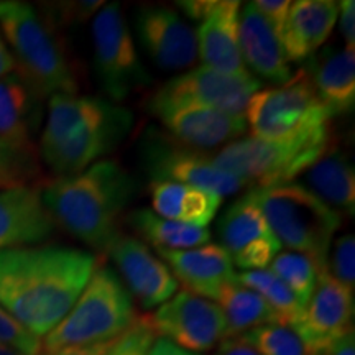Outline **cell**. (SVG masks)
Listing matches in <instances>:
<instances>
[{
  "label": "cell",
  "instance_id": "20",
  "mask_svg": "<svg viewBox=\"0 0 355 355\" xmlns=\"http://www.w3.org/2000/svg\"><path fill=\"white\" fill-rule=\"evenodd\" d=\"M239 15L237 0H211L196 30L198 56L204 66L222 73L248 74L239 44Z\"/></svg>",
  "mask_w": 355,
  "mask_h": 355
},
{
  "label": "cell",
  "instance_id": "34",
  "mask_svg": "<svg viewBox=\"0 0 355 355\" xmlns=\"http://www.w3.org/2000/svg\"><path fill=\"white\" fill-rule=\"evenodd\" d=\"M157 339L146 316H139L125 334L115 340L107 355H146Z\"/></svg>",
  "mask_w": 355,
  "mask_h": 355
},
{
  "label": "cell",
  "instance_id": "9",
  "mask_svg": "<svg viewBox=\"0 0 355 355\" xmlns=\"http://www.w3.org/2000/svg\"><path fill=\"white\" fill-rule=\"evenodd\" d=\"M92 43L97 79L114 102L125 101L152 81L117 2L104 3L94 17Z\"/></svg>",
  "mask_w": 355,
  "mask_h": 355
},
{
  "label": "cell",
  "instance_id": "33",
  "mask_svg": "<svg viewBox=\"0 0 355 355\" xmlns=\"http://www.w3.org/2000/svg\"><path fill=\"white\" fill-rule=\"evenodd\" d=\"M0 344L19 350L25 355H40L42 340L28 332L0 306Z\"/></svg>",
  "mask_w": 355,
  "mask_h": 355
},
{
  "label": "cell",
  "instance_id": "11",
  "mask_svg": "<svg viewBox=\"0 0 355 355\" xmlns=\"http://www.w3.org/2000/svg\"><path fill=\"white\" fill-rule=\"evenodd\" d=\"M259 89L260 81L250 73H222L202 64L166 81L148 105H191L242 115Z\"/></svg>",
  "mask_w": 355,
  "mask_h": 355
},
{
  "label": "cell",
  "instance_id": "8",
  "mask_svg": "<svg viewBox=\"0 0 355 355\" xmlns=\"http://www.w3.org/2000/svg\"><path fill=\"white\" fill-rule=\"evenodd\" d=\"M331 119L306 69L293 74L282 86L257 91L245 109L252 137L272 141L298 140L327 130Z\"/></svg>",
  "mask_w": 355,
  "mask_h": 355
},
{
  "label": "cell",
  "instance_id": "15",
  "mask_svg": "<svg viewBox=\"0 0 355 355\" xmlns=\"http://www.w3.org/2000/svg\"><path fill=\"white\" fill-rule=\"evenodd\" d=\"M354 293L327 273L319 272L303 314L293 329L314 355L326 352L340 337L354 331Z\"/></svg>",
  "mask_w": 355,
  "mask_h": 355
},
{
  "label": "cell",
  "instance_id": "41",
  "mask_svg": "<svg viewBox=\"0 0 355 355\" xmlns=\"http://www.w3.org/2000/svg\"><path fill=\"white\" fill-rule=\"evenodd\" d=\"M321 355H355L354 331H350L344 337H340L334 345H331V347Z\"/></svg>",
  "mask_w": 355,
  "mask_h": 355
},
{
  "label": "cell",
  "instance_id": "25",
  "mask_svg": "<svg viewBox=\"0 0 355 355\" xmlns=\"http://www.w3.org/2000/svg\"><path fill=\"white\" fill-rule=\"evenodd\" d=\"M150 191L155 214L202 229L214 219L224 199L211 191L171 181H152Z\"/></svg>",
  "mask_w": 355,
  "mask_h": 355
},
{
  "label": "cell",
  "instance_id": "37",
  "mask_svg": "<svg viewBox=\"0 0 355 355\" xmlns=\"http://www.w3.org/2000/svg\"><path fill=\"white\" fill-rule=\"evenodd\" d=\"M339 13L337 19L340 20V33H343L345 46L355 48V2L354 0H344L339 3Z\"/></svg>",
  "mask_w": 355,
  "mask_h": 355
},
{
  "label": "cell",
  "instance_id": "44",
  "mask_svg": "<svg viewBox=\"0 0 355 355\" xmlns=\"http://www.w3.org/2000/svg\"><path fill=\"white\" fill-rule=\"evenodd\" d=\"M0 355H25V354H21V352H19V350L8 347V345L0 344Z\"/></svg>",
  "mask_w": 355,
  "mask_h": 355
},
{
  "label": "cell",
  "instance_id": "43",
  "mask_svg": "<svg viewBox=\"0 0 355 355\" xmlns=\"http://www.w3.org/2000/svg\"><path fill=\"white\" fill-rule=\"evenodd\" d=\"M13 71H15V61H13L12 53L2 37V32H0V79L13 73Z\"/></svg>",
  "mask_w": 355,
  "mask_h": 355
},
{
  "label": "cell",
  "instance_id": "7",
  "mask_svg": "<svg viewBox=\"0 0 355 355\" xmlns=\"http://www.w3.org/2000/svg\"><path fill=\"white\" fill-rule=\"evenodd\" d=\"M332 141L331 128L290 141L248 137L230 141L211 158L219 170L241 178L252 188H268L300 178L326 153Z\"/></svg>",
  "mask_w": 355,
  "mask_h": 355
},
{
  "label": "cell",
  "instance_id": "17",
  "mask_svg": "<svg viewBox=\"0 0 355 355\" xmlns=\"http://www.w3.org/2000/svg\"><path fill=\"white\" fill-rule=\"evenodd\" d=\"M107 254L125 279L130 296L144 309L162 306L180 286L165 261L153 255L150 247L139 239L121 235L107 248Z\"/></svg>",
  "mask_w": 355,
  "mask_h": 355
},
{
  "label": "cell",
  "instance_id": "30",
  "mask_svg": "<svg viewBox=\"0 0 355 355\" xmlns=\"http://www.w3.org/2000/svg\"><path fill=\"white\" fill-rule=\"evenodd\" d=\"M270 272L282 279L298 298L301 306L308 303L311 293L316 286L318 275L321 270L309 257L296 252H278L270 261Z\"/></svg>",
  "mask_w": 355,
  "mask_h": 355
},
{
  "label": "cell",
  "instance_id": "29",
  "mask_svg": "<svg viewBox=\"0 0 355 355\" xmlns=\"http://www.w3.org/2000/svg\"><path fill=\"white\" fill-rule=\"evenodd\" d=\"M243 286L254 290L273 311L279 324L295 327L303 314V306L285 283L270 270H250L235 275Z\"/></svg>",
  "mask_w": 355,
  "mask_h": 355
},
{
  "label": "cell",
  "instance_id": "40",
  "mask_svg": "<svg viewBox=\"0 0 355 355\" xmlns=\"http://www.w3.org/2000/svg\"><path fill=\"white\" fill-rule=\"evenodd\" d=\"M214 355H260L257 350L247 344L242 337H229L224 339L217 347Z\"/></svg>",
  "mask_w": 355,
  "mask_h": 355
},
{
  "label": "cell",
  "instance_id": "32",
  "mask_svg": "<svg viewBox=\"0 0 355 355\" xmlns=\"http://www.w3.org/2000/svg\"><path fill=\"white\" fill-rule=\"evenodd\" d=\"M326 260V270L340 285L354 293L355 288V239L352 234H345L332 242Z\"/></svg>",
  "mask_w": 355,
  "mask_h": 355
},
{
  "label": "cell",
  "instance_id": "10",
  "mask_svg": "<svg viewBox=\"0 0 355 355\" xmlns=\"http://www.w3.org/2000/svg\"><path fill=\"white\" fill-rule=\"evenodd\" d=\"M141 163L153 181H171L211 191L220 198L247 188L241 178L217 168L212 158L178 144L173 137L150 128L141 141Z\"/></svg>",
  "mask_w": 355,
  "mask_h": 355
},
{
  "label": "cell",
  "instance_id": "19",
  "mask_svg": "<svg viewBox=\"0 0 355 355\" xmlns=\"http://www.w3.org/2000/svg\"><path fill=\"white\" fill-rule=\"evenodd\" d=\"M55 227L37 186L0 189V250L46 241Z\"/></svg>",
  "mask_w": 355,
  "mask_h": 355
},
{
  "label": "cell",
  "instance_id": "35",
  "mask_svg": "<svg viewBox=\"0 0 355 355\" xmlns=\"http://www.w3.org/2000/svg\"><path fill=\"white\" fill-rule=\"evenodd\" d=\"M104 7V2L101 0H79V2H60L51 10L55 15L50 17V20L55 25H73L87 21L91 17H96L101 8Z\"/></svg>",
  "mask_w": 355,
  "mask_h": 355
},
{
  "label": "cell",
  "instance_id": "36",
  "mask_svg": "<svg viewBox=\"0 0 355 355\" xmlns=\"http://www.w3.org/2000/svg\"><path fill=\"white\" fill-rule=\"evenodd\" d=\"M254 3L257 10L263 15V19L268 21L273 32L277 33V37H282L291 2H288V0H257Z\"/></svg>",
  "mask_w": 355,
  "mask_h": 355
},
{
  "label": "cell",
  "instance_id": "13",
  "mask_svg": "<svg viewBox=\"0 0 355 355\" xmlns=\"http://www.w3.org/2000/svg\"><path fill=\"white\" fill-rule=\"evenodd\" d=\"M38 101L15 71L0 79V155L32 184L40 173L33 141Z\"/></svg>",
  "mask_w": 355,
  "mask_h": 355
},
{
  "label": "cell",
  "instance_id": "6",
  "mask_svg": "<svg viewBox=\"0 0 355 355\" xmlns=\"http://www.w3.org/2000/svg\"><path fill=\"white\" fill-rule=\"evenodd\" d=\"M252 193L279 245L309 257L321 272L326 270L332 239L343 224L340 212L298 183L252 188Z\"/></svg>",
  "mask_w": 355,
  "mask_h": 355
},
{
  "label": "cell",
  "instance_id": "23",
  "mask_svg": "<svg viewBox=\"0 0 355 355\" xmlns=\"http://www.w3.org/2000/svg\"><path fill=\"white\" fill-rule=\"evenodd\" d=\"M339 17L334 0H298L288 10L279 43L288 61H304L329 38Z\"/></svg>",
  "mask_w": 355,
  "mask_h": 355
},
{
  "label": "cell",
  "instance_id": "22",
  "mask_svg": "<svg viewBox=\"0 0 355 355\" xmlns=\"http://www.w3.org/2000/svg\"><path fill=\"white\" fill-rule=\"evenodd\" d=\"M239 44L245 68L257 76L278 86L293 78L279 38L254 2L247 3L239 15Z\"/></svg>",
  "mask_w": 355,
  "mask_h": 355
},
{
  "label": "cell",
  "instance_id": "42",
  "mask_svg": "<svg viewBox=\"0 0 355 355\" xmlns=\"http://www.w3.org/2000/svg\"><path fill=\"white\" fill-rule=\"evenodd\" d=\"M146 355H198V354L188 352V350L176 347V345L171 344L170 340L155 339V343L152 344V347L148 349Z\"/></svg>",
  "mask_w": 355,
  "mask_h": 355
},
{
  "label": "cell",
  "instance_id": "16",
  "mask_svg": "<svg viewBox=\"0 0 355 355\" xmlns=\"http://www.w3.org/2000/svg\"><path fill=\"white\" fill-rule=\"evenodd\" d=\"M137 38L158 68L188 69L198 61L196 32L176 10L145 6L135 13Z\"/></svg>",
  "mask_w": 355,
  "mask_h": 355
},
{
  "label": "cell",
  "instance_id": "12",
  "mask_svg": "<svg viewBox=\"0 0 355 355\" xmlns=\"http://www.w3.org/2000/svg\"><path fill=\"white\" fill-rule=\"evenodd\" d=\"M146 321L159 339L193 354L209 352L225 336L224 314L217 303L186 290L158 306Z\"/></svg>",
  "mask_w": 355,
  "mask_h": 355
},
{
  "label": "cell",
  "instance_id": "38",
  "mask_svg": "<svg viewBox=\"0 0 355 355\" xmlns=\"http://www.w3.org/2000/svg\"><path fill=\"white\" fill-rule=\"evenodd\" d=\"M17 186H32L25 180V176L17 170L12 163L0 155V189L17 188Z\"/></svg>",
  "mask_w": 355,
  "mask_h": 355
},
{
  "label": "cell",
  "instance_id": "27",
  "mask_svg": "<svg viewBox=\"0 0 355 355\" xmlns=\"http://www.w3.org/2000/svg\"><path fill=\"white\" fill-rule=\"evenodd\" d=\"M219 306L225 321V336L239 337L245 332L255 329V327L265 326V324L278 322L277 316L270 306L261 300L260 295H257L254 290L243 286L241 282L234 279L225 283L220 288L214 298Z\"/></svg>",
  "mask_w": 355,
  "mask_h": 355
},
{
  "label": "cell",
  "instance_id": "3",
  "mask_svg": "<svg viewBox=\"0 0 355 355\" xmlns=\"http://www.w3.org/2000/svg\"><path fill=\"white\" fill-rule=\"evenodd\" d=\"M133 127L130 110L105 99L55 94L40 139V157L61 176L76 175L114 152Z\"/></svg>",
  "mask_w": 355,
  "mask_h": 355
},
{
  "label": "cell",
  "instance_id": "21",
  "mask_svg": "<svg viewBox=\"0 0 355 355\" xmlns=\"http://www.w3.org/2000/svg\"><path fill=\"white\" fill-rule=\"evenodd\" d=\"M158 257L171 270L178 283L186 288V291L202 298L214 300L217 293L225 283L232 282L234 263L222 245L204 243L184 250L158 248Z\"/></svg>",
  "mask_w": 355,
  "mask_h": 355
},
{
  "label": "cell",
  "instance_id": "14",
  "mask_svg": "<svg viewBox=\"0 0 355 355\" xmlns=\"http://www.w3.org/2000/svg\"><path fill=\"white\" fill-rule=\"evenodd\" d=\"M217 232L232 263L243 272L265 270L282 248L252 189L225 209Z\"/></svg>",
  "mask_w": 355,
  "mask_h": 355
},
{
  "label": "cell",
  "instance_id": "39",
  "mask_svg": "<svg viewBox=\"0 0 355 355\" xmlns=\"http://www.w3.org/2000/svg\"><path fill=\"white\" fill-rule=\"evenodd\" d=\"M115 340H110V343H104V344L83 345V347H64V349H56V350H44L42 355H107L109 350L112 349Z\"/></svg>",
  "mask_w": 355,
  "mask_h": 355
},
{
  "label": "cell",
  "instance_id": "1",
  "mask_svg": "<svg viewBox=\"0 0 355 355\" xmlns=\"http://www.w3.org/2000/svg\"><path fill=\"white\" fill-rule=\"evenodd\" d=\"M97 265L81 248L20 247L0 250V306L35 337L69 313Z\"/></svg>",
  "mask_w": 355,
  "mask_h": 355
},
{
  "label": "cell",
  "instance_id": "28",
  "mask_svg": "<svg viewBox=\"0 0 355 355\" xmlns=\"http://www.w3.org/2000/svg\"><path fill=\"white\" fill-rule=\"evenodd\" d=\"M128 224L155 248L184 250L204 245L211 241V232L207 229L168 220L150 209L133 211L128 216Z\"/></svg>",
  "mask_w": 355,
  "mask_h": 355
},
{
  "label": "cell",
  "instance_id": "26",
  "mask_svg": "<svg viewBox=\"0 0 355 355\" xmlns=\"http://www.w3.org/2000/svg\"><path fill=\"white\" fill-rule=\"evenodd\" d=\"M314 92L331 117L347 114L355 104L354 48L326 51L309 73Z\"/></svg>",
  "mask_w": 355,
  "mask_h": 355
},
{
  "label": "cell",
  "instance_id": "31",
  "mask_svg": "<svg viewBox=\"0 0 355 355\" xmlns=\"http://www.w3.org/2000/svg\"><path fill=\"white\" fill-rule=\"evenodd\" d=\"M260 355H314L298 332L286 324L272 322L239 336Z\"/></svg>",
  "mask_w": 355,
  "mask_h": 355
},
{
  "label": "cell",
  "instance_id": "24",
  "mask_svg": "<svg viewBox=\"0 0 355 355\" xmlns=\"http://www.w3.org/2000/svg\"><path fill=\"white\" fill-rule=\"evenodd\" d=\"M301 184L337 212L355 214V173L347 155L334 141L318 162L300 176Z\"/></svg>",
  "mask_w": 355,
  "mask_h": 355
},
{
  "label": "cell",
  "instance_id": "5",
  "mask_svg": "<svg viewBox=\"0 0 355 355\" xmlns=\"http://www.w3.org/2000/svg\"><path fill=\"white\" fill-rule=\"evenodd\" d=\"M139 319L133 298L117 272L101 265L69 309L50 334L43 350L104 344L125 334Z\"/></svg>",
  "mask_w": 355,
  "mask_h": 355
},
{
  "label": "cell",
  "instance_id": "4",
  "mask_svg": "<svg viewBox=\"0 0 355 355\" xmlns=\"http://www.w3.org/2000/svg\"><path fill=\"white\" fill-rule=\"evenodd\" d=\"M0 32L8 43L17 74L42 97L76 94L78 78L56 25L20 0L0 2Z\"/></svg>",
  "mask_w": 355,
  "mask_h": 355
},
{
  "label": "cell",
  "instance_id": "2",
  "mask_svg": "<svg viewBox=\"0 0 355 355\" xmlns=\"http://www.w3.org/2000/svg\"><path fill=\"white\" fill-rule=\"evenodd\" d=\"M135 194V178L112 159H101L76 175L56 178L42 189L55 225L104 252L122 235L121 217Z\"/></svg>",
  "mask_w": 355,
  "mask_h": 355
},
{
  "label": "cell",
  "instance_id": "18",
  "mask_svg": "<svg viewBox=\"0 0 355 355\" xmlns=\"http://www.w3.org/2000/svg\"><path fill=\"white\" fill-rule=\"evenodd\" d=\"M148 110L166 127L168 135L196 152L227 145L247 130L243 115L191 105H148Z\"/></svg>",
  "mask_w": 355,
  "mask_h": 355
}]
</instances>
